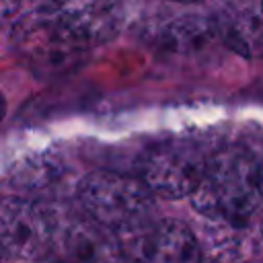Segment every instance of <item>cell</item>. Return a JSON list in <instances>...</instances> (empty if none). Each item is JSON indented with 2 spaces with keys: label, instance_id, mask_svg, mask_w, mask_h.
I'll use <instances>...</instances> for the list:
<instances>
[{
  "label": "cell",
  "instance_id": "8",
  "mask_svg": "<svg viewBox=\"0 0 263 263\" xmlns=\"http://www.w3.org/2000/svg\"><path fill=\"white\" fill-rule=\"evenodd\" d=\"M257 185H259V193L263 199V164H259V168H257Z\"/></svg>",
  "mask_w": 263,
  "mask_h": 263
},
{
  "label": "cell",
  "instance_id": "6",
  "mask_svg": "<svg viewBox=\"0 0 263 263\" xmlns=\"http://www.w3.org/2000/svg\"><path fill=\"white\" fill-rule=\"evenodd\" d=\"M138 257L148 261H197L201 251L193 232L183 222L164 220L140 238Z\"/></svg>",
  "mask_w": 263,
  "mask_h": 263
},
{
  "label": "cell",
  "instance_id": "7",
  "mask_svg": "<svg viewBox=\"0 0 263 263\" xmlns=\"http://www.w3.org/2000/svg\"><path fill=\"white\" fill-rule=\"evenodd\" d=\"M216 31L236 53L245 58L263 55V8H228L220 14Z\"/></svg>",
  "mask_w": 263,
  "mask_h": 263
},
{
  "label": "cell",
  "instance_id": "5",
  "mask_svg": "<svg viewBox=\"0 0 263 263\" xmlns=\"http://www.w3.org/2000/svg\"><path fill=\"white\" fill-rule=\"evenodd\" d=\"M49 234L47 216L23 199H6L2 205V242L6 251H33Z\"/></svg>",
  "mask_w": 263,
  "mask_h": 263
},
{
  "label": "cell",
  "instance_id": "2",
  "mask_svg": "<svg viewBox=\"0 0 263 263\" xmlns=\"http://www.w3.org/2000/svg\"><path fill=\"white\" fill-rule=\"evenodd\" d=\"M152 191L144 179L115 171H95L78 185L82 208L103 226L123 228L144 220L152 210Z\"/></svg>",
  "mask_w": 263,
  "mask_h": 263
},
{
  "label": "cell",
  "instance_id": "3",
  "mask_svg": "<svg viewBox=\"0 0 263 263\" xmlns=\"http://www.w3.org/2000/svg\"><path fill=\"white\" fill-rule=\"evenodd\" d=\"M205 158L191 146L171 144L152 150L142 162V179L150 191L164 199L191 195L203 173Z\"/></svg>",
  "mask_w": 263,
  "mask_h": 263
},
{
  "label": "cell",
  "instance_id": "9",
  "mask_svg": "<svg viewBox=\"0 0 263 263\" xmlns=\"http://www.w3.org/2000/svg\"><path fill=\"white\" fill-rule=\"evenodd\" d=\"M177 2H199V0H177Z\"/></svg>",
  "mask_w": 263,
  "mask_h": 263
},
{
  "label": "cell",
  "instance_id": "1",
  "mask_svg": "<svg viewBox=\"0 0 263 263\" xmlns=\"http://www.w3.org/2000/svg\"><path fill=\"white\" fill-rule=\"evenodd\" d=\"M257 168L249 158L224 152L208 162L205 173L191 193V203L203 216L222 222L247 220L261 197Z\"/></svg>",
  "mask_w": 263,
  "mask_h": 263
},
{
  "label": "cell",
  "instance_id": "4",
  "mask_svg": "<svg viewBox=\"0 0 263 263\" xmlns=\"http://www.w3.org/2000/svg\"><path fill=\"white\" fill-rule=\"evenodd\" d=\"M49 14L78 47L107 43L123 25L119 0H53Z\"/></svg>",
  "mask_w": 263,
  "mask_h": 263
}]
</instances>
